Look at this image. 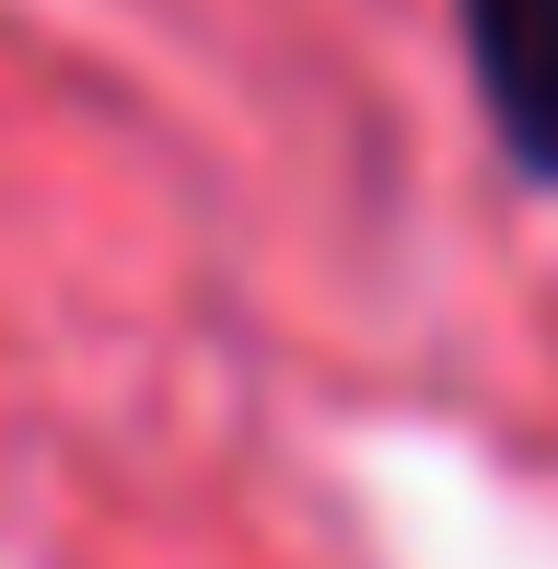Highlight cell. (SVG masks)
Instances as JSON below:
<instances>
[{
	"label": "cell",
	"instance_id": "6da1fadb",
	"mask_svg": "<svg viewBox=\"0 0 558 569\" xmlns=\"http://www.w3.org/2000/svg\"><path fill=\"white\" fill-rule=\"evenodd\" d=\"M466 12L477 106L524 174H558V0H454Z\"/></svg>",
	"mask_w": 558,
	"mask_h": 569
}]
</instances>
